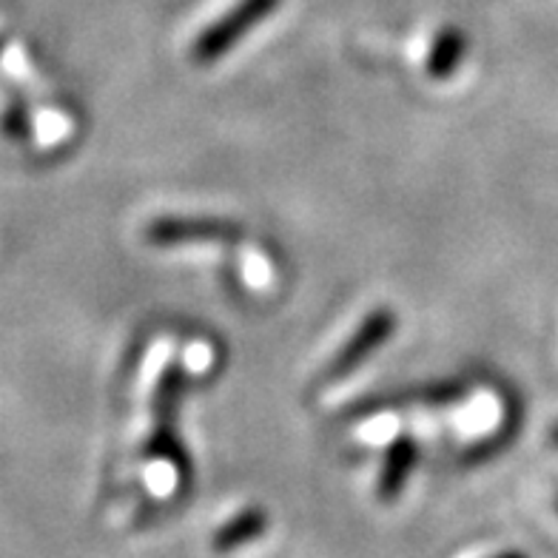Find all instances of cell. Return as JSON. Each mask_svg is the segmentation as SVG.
Returning <instances> with one entry per match:
<instances>
[{
	"label": "cell",
	"instance_id": "obj_1",
	"mask_svg": "<svg viewBox=\"0 0 558 558\" xmlns=\"http://www.w3.org/2000/svg\"><path fill=\"white\" fill-rule=\"evenodd\" d=\"M282 0H236L234 7L228 9L206 29L194 37L192 60L197 66H211L220 58H226L245 35L257 29L265 17H271L279 9Z\"/></svg>",
	"mask_w": 558,
	"mask_h": 558
},
{
	"label": "cell",
	"instance_id": "obj_2",
	"mask_svg": "<svg viewBox=\"0 0 558 558\" xmlns=\"http://www.w3.org/2000/svg\"><path fill=\"white\" fill-rule=\"evenodd\" d=\"M245 236V228L220 217H157L146 226V243L155 248L174 245L226 243L234 245Z\"/></svg>",
	"mask_w": 558,
	"mask_h": 558
},
{
	"label": "cell",
	"instance_id": "obj_3",
	"mask_svg": "<svg viewBox=\"0 0 558 558\" xmlns=\"http://www.w3.org/2000/svg\"><path fill=\"white\" fill-rule=\"evenodd\" d=\"M399 328L397 311L383 305V308H374L371 314L356 325V331L345 339V345L339 348L337 356L328 365V376L331 379H345V376L356 374L362 365H365L376 351H383L388 345L393 333Z\"/></svg>",
	"mask_w": 558,
	"mask_h": 558
},
{
	"label": "cell",
	"instance_id": "obj_4",
	"mask_svg": "<svg viewBox=\"0 0 558 558\" xmlns=\"http://www.w3.org/2000/svg\"><path fill=\"white\" fill-rule=\"evenodd\" d=\"M183 388V367H166L155 390V430H151V439H148V456H160V459H169L171 464H183L185 468L183 441L177 436V413H180Z\"/></svg>",
	"mask_w": 558,
	"mask_h": 558
},
{
	"label": "cell",
	"instance_id": "obj_5",
	"mask_svg": "<svg viewBox=\"0 0 558 558\" xmlns=\"http://www.w3.org/2000/svg\"><path fill=\"white\" fill-rule=\"evenodd\" d=\"M416 459H418V448L411 436H397V439L390 441L388 450H385L383 456L379 485H376L379 499L385 501L397 499L399 493L404 490V485H408L413 468H416Z\"/></svg>",
	"mask_w": 558,
	"mask_h": 558
},
{
	"label": "cell",
	"instance_id": "obj_6",
	"mask_svg": "<svg viewBox=\"0 0 558 558\" xmlns=\"http://www.w3.org/2000/svg\"><path fill=\"white\" fill-rule=\"evenodd\" d=\"M464 54H468V35L453 23L441 26L436 32L434 44H430V52H427V77L430 81H450L462 66Z\"/></svg>",
	"mask_w": 558,
	"mask_h": 558
},
{
	"label": "cell",
	"instance_id": "obj_7",
	"mask_svg": "<svg viewBox=\"0 0 558 558\" xmlns=\"http://www.w3.org/2000/svg\"><path fill=\"white\" fill-rule=\"evenodd\" d=\"M268 530V515L259 507H248L243 513H236L231 522L222 524L217 533H214V550L217 553H231L243 544L257 542Z\"/></svg>",
	"mask_w": 558,
	"mask_h": 558
},
{
	"label": "cell",
	"instance_id": "obj_8",
	"mask_svg": "<svg viewBox=\"0 0 558 558\" xmlns=\"http://www.w3.org/2000/svg\"><path fill=\"white\" fill-rule=\"evenodd\" d=\"M553 441H556V445H558V425L553 427Z\"/></svg>",
	"mask_w": 558,
	"mask_h": 558
}]
</instances>
